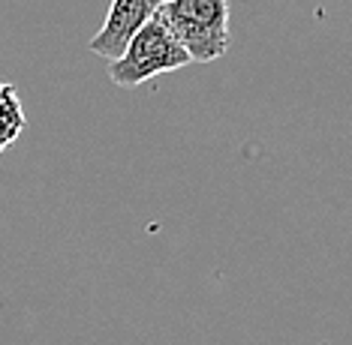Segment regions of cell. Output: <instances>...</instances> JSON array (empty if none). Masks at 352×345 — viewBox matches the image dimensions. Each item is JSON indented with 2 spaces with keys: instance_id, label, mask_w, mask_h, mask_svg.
<instances>
[{
  "instance_id": "6da1fadb",
  "label": "cell",
  "mask_w": 352,
  "mask_h": 345,
  "mask_svg": "<svg viewBox=\"0 0 352 345\" xmlns=\"http://www.w3.org/2000/svg\"><path fill=\"white\" fill-rule=\"evenodd\" d=\"M157 15L193 63L220 60L229 51V0H163Z\"/></svg>"
},
{
  "instance_id": "277c9868",
  "label": "cell",
  "mask_w": 352,
  "mask_h": 345,
  "mask_svg": "<svg viewBox=\"0 0 352 345\" xmlns=\"http://www.w3.org/2000/svg\"><path fill=\"white\" fill-rule=\"evenodd\" d=\"M25 108H21V96L15 84L0 82V154L25 132Z\"/></svg>"
},
{
  "instance_id": "7a4b0ae2",
  "label": "cell",
  "mask_w": 352,
  "mask_h": 345,
  "mask_svg": "<svg viewBox=\"0 0 352 345\" xmlns=\"http://www.w3.org/2000/svg\"><path fill=\"white\" fill-rule=\"evenodd\" d=\"M190 54L181 48V43L169 34L160 15H154L145 27L135 34L121 58L109 60V78L118 87H139L151 82V78L163 75V72H175L190 67Z\"/></svg>"
},
{
  "instance_id": "3957f363",
  "label": "cell",
  "mask_w": 352,
  "mask_h": 345,
  "mask_svg": "<svg viewBox=\"0 0 352 345\" xmlns=\"http://www.w3.org/2000/svg\"><path fill=\"white\" fill-rule=\"evenodd\" d=\"M160 6H163V0H111L106 21H102V27L91 36L87 48L106 60L121 58L126 43L154 19L160 12Z\"/></svg>"
}]
</instances>
